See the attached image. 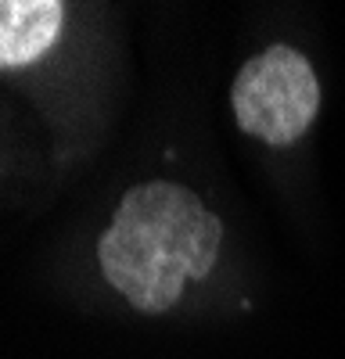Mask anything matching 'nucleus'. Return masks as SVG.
<instances>
[{
  "mask_svg": "<svg viewBox=\"0 0 345 359\" xmlns=\"http://www.w3.org/2000/svg\"><path fill=\"white\" fill-rule=\"evenodd\" d=\"M223 248V219L194 191L148 180L123 194L97 241L104 280L137 313H169L187 280H205Z\"/></svg>",
  "mask_w": 345,
  "mask_h": 359,
  "instance_id": "f257e3e1",
  "label": "nucleus"
},
{
  "mask_svg": "<svg viewBox=\"0 0 345 359\" xmlns=\"http://www.w3.org/2000/svg\"><path fill=\"white\" fill-rule=\"evenodd\" d=\"M230 108L245 137L263 140L266 147H292L320 115V79L299 47L270 43L238 69Z\"/></svg>",
  "mask_w": 345,
  "mask_h": 359,
  "instance_id": "f03ea898",
  "label": "nucleus"
},
{
  "mask_svg": "<svg viewBox=\"0 0 345 359\" xmlns=\"http://www.w3.org/2000/svg\"><path fill=\"white\" fill-rule=\"evenodd\" d=\"M62 0H0V69H25L58 43Z\"/></svg>",
  "mask_w": 345,
  "mask_h": 359,
  "instance_id": "7ed1b4c3",
  "label": "nucleus"
}]
</instances>
